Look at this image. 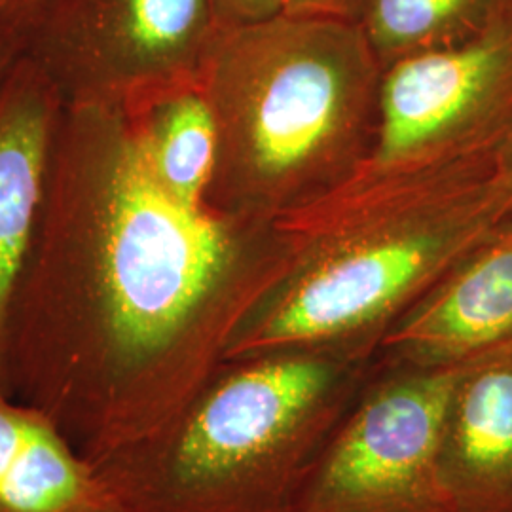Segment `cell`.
I'll return each mask as SVG.
<instances>
[{"instance_id": "9a60e30c", "label": "cell", "mask_w": 512, "mask_h": 512, "mask_svg": "<svg viewBox=\"0 0 512 512\" xmlns=\"http://www.w3.org/2000/svg\"><path fill=\"white\" fill-rule=\"evenodd\" d=\"M366 0H283V12L293 16L359 21Z\"/></svg>"}, {"instance_id": "e0dca14e", "label": "cell", "mask_w": 512, "mask_h": 512, "mask_svg": "<svg viewBox=\"0 0 512 512\" xmlns=\"http://www.w3.org/2000/svg\"><path fill=\"white\" fill-rule=\"evenodd\" d=\"M25 38L8 37L0 38V84L12 71V67L18 63L19 57L23 55Z\"/></svg>"}, {"instance_id": "277c9868", "label": "cell", "mask_w": 512, "mask_h": 512, "mask_svg": "<svg viewBox=\"0 0 512 512\" xmlns=\"http://www.w3.org/2000/svg\"><path fill=\"white\" fill-rule=\"evenodd\" d=\"M374 363L359 348L226 359L164 431L95 469L126 512H281Z\"/></svg>"}, {"instance_id": "5bb4252c", "label": "cell", "mask_w": 512, "mask_h": 512, "mask_svg": "<svg viewBox=\"0 0 512 512\" xmlns=\"http://www.w3.org/2000/svg\"><path fill=\"white\" fill-rule=\"evenodd\" d=\"M220 29L251 25L283 12V0H213Z\"/></svg>"}, {"instance_id": "8992f818", "label": "cell", "mask_w": 512, "mask_h": 512, "mask_svg": "<svg viewBox=\"0 0 512 512\" xmlns=\"http://www.w3.org/2000/svg\"><path fill=\"white\" fill-rule=\"evenodd\" d=\"M219 31L213 0H48L23 57L63 107L133 114L198 86Z\"/></svg>"}, {"instance_id": "7c38bea8", "label": "cell", "mask_w": 512, "mask_h": 512, "mask_svg": "<svg viewBox=\"0 0 512 512\" xmlns=\"http://www.w3.org/2000/svg\"><path fill=\"white\" fill-rule=\"evenodd\" d=\"M128 118L156 181L179 202L207 207L217 128L200 86L162 95Z\"/></svg>"}, {"instance_id": "6da1fadb", "label": "cell", "mask_w": 512, "mask_h": 512, "mask_svg": "<svg viewBox=\"0 0 512 512\" xmlns=\"http://www.w3.org/2000/svg\"><path fill=\"white\" fill-rule=\"evenodd\" d=\"M255 228L173 198L126 112L63 107L10 310L8 393L93 465L156 437L283 272Z\"/></svg>"}, {"instance_id": "3957f363", "label": "cell", "mask_w": 512, "mask_h": 512, "mask_svg": "<svg viewBox=\"0 0 512 512\" xmlns=\"http://www.w3.org/2000/svg\"><path fill=\"white\" fill-rule=\"evenodd\" d=\"M512 220L499 162L397 190L327 198L275 219L285 268L226 359L283 349L378 351L385 332Z\"/></svg>"}, {"instance_id": "5b68a950", "label": "cell", "mask_w": 512, "mask_h": 512, "mask_svg": "<svg viewBox=\"0 0 512 512\" xmlns=\"http://www.w3.org/2000/svg\"><path fill=\"white\" fill-rule=\"evenodd\" d=\"M511 143L512 2L471 40L385 69L372 148L327 198L478 171Z\"/></svg>"}, {"instance_id": "8fae6325", "label": "cell", "mask_w": 512, "mask_h": 512, "mask_svg": "<svg viewBox=\"0 0 512 512\" xmlns=\"http://www.w3.org/2000/svg\"><path fill=\"white\" fill-rule=\"evenodd\" d=\"M0 512H126L54 421L0 391Z\"/></svg>"}, {"instance_id": "52a82bcc", "label": "cell", "mask_w": 512, "mask_h": 512, "mask_svg": "<svg viewBox=\"0 0 512 512\" xmlns=\"http://www.w3.org/2000/svg\"><path fill=\"white\" fill-rule=\"evenodd\" d=\"M459 365L376 361L281 512H456L440 480L439 437Z\"/></svg>"}, {"instance_id": "7a4b0ae2", "label": "cell", "mask_w": 512, "mask_h": 512, "mask_svg": "<svg viewBox=\"0 0 512 512\" xmlns=\"http://www.w3.org/2000/svg\"><path fill=\"white\" fill-rule=\"evenodd\" d=\"M382 76L359 21L220 29L198 80L217 128L207 207L258 226L344 186L374 143Z\"/></svg>"}, {"instance_id": "4fadbf2b", "label": "cell", "mask_w": 512, "mask_h": 512, "mask_svg": "<svg viewBox=\"0 0 512 512\" xmlns=\"http://www.w3.org/2000/svg\"><path fill=\"white\" fill-rule=\"evenodd\" d=\"M512 0H366L361 27L382 69L482 33Z\"/></svg>"}, {"instance_id": "9c48e42d", "label": "cell", "mask_w": 512, "mask_h": 512, "mask_svg": "<svg viewBox=\"0 0 512 512\" xmlns=\"http://www.w3.org/2000/svg\"><path fill=\"white\" fill-rule=\"evenodd\" d=\"M439 473L456 512H512V340L458 366Z\"/></svg>"}, {"instance_id": "ac0fdd59", "label": "cell", "mask_w": 512, "mask_h": 512, "mask_svg": "<svg viewBox=\"0 0 512 512\" xmlns=\"http://www.w3.org/2000/svg\"><path fill=\"white\" fill-rule=\"evenodd\" d=\"M499 167H501L503 179H505L507 188H509V194H511L512 202V143L511 147L507 148V152L501 156V160H499Z\"/></svg>"}, {"instance_id": "30bf717a", "label": "cell", "mask_w": 512, "mask_h": 512, "mask_svg": "<svg viewBox=\"0 0 512 512\" xmlns=\"http://www.w3.org/2000/svg\"><path fill=\"white\" fill-rule=\"evenodd\" d=\"M61 109L52 84L21 55L0 84V391H8L10 310L33 238Z\"/></svg>"}, {"instance_id": "2e32d148", "label": "cell", "mask_w": 512, "mask_h": 512, "mask_svg": "<svg viewBox=\"0 0 512 512\" xmlns=\"http://www.w3.org/2000/svg\"><path fill=\"white\" fill-rule=\"evenodd\" d=\"M48 0H0V38L27 37Z\"/></svg>"}, {"instance_id": "ba28073f", "label": "cell", "mask_w": 512, "mask_h": 512, "mask_svg": "<svg viewBox=\"0 0 512 512\" xmlns=\"http://www.w3.org/2000/svg\"><path fill=\"white\" fill-rule=\"evenodd\" d=\"M512 340V220L387 330L376 361L444 368Z\"/></svg>"}]
</instances>
